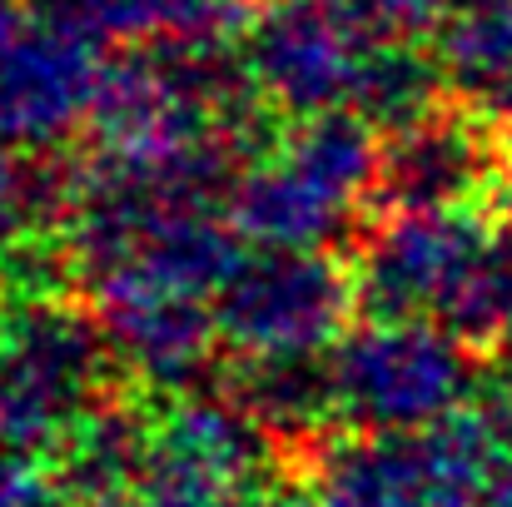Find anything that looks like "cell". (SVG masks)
<instances>
[{
  "label": "cell",
  "mask_w": 512,
  "mask_h": 507,
  "mask_svg": "<svg viewBox=\"0 0 512 507\" xmlns=\"http://www.w3.org/2000/svg\"><path fill=\"white\" fill-rule=\"evenodd\" d=\"M343 25L373 50V45H408L438 30L443 5L438 0H324Z\"/></svg>",
  "instance_id": "obj_18"
},
{
  "label": "cell",
  "mask_w": 512,
  "mask_h": 507,
  "mask_svg": "<svg viewBox=\"0 0 512 507\" xmlns=\"http://www.w3.org/2000/svg\"><path fill=\"white\" fill-rule=\"evenodd\" d=\"M25 10H30V0H0V45L5 40H15L30 20H25Z\"/></svg>",
  "instance_id": "obj_23"
},
{
  "label": "cell",
  "mask_w": 512,
  "mask_h": 507,
  "mask_svg": "<svg viewBox=\"0 0 512 507\" xmlns=\"http://www.w3.org/2000/svg\"><path fill=\"white\" fill-rule=\"evenodd\" d=\"M50 20L110 40V45H155V40H204L229 35L239 10L234 0H40Z\"/></svg>",
  "instance_id": "obj_14"
},
{
  "label": "cell",
  "mask_w": 512,
  "mask_h": 507,
  "mask_svg": "<svg viewBox=\"0 0 512 507\" xmlns=\"http://www.w3.org/2000/svg\"><path fill=\"white\" fill-rule=\"evenodd\" d=\"M493 115H498V125H503V135H508V145H512V90L493 105Z\"/></svg>",
  "instance_id": "obj_24"
},
{
  "label": "cell",
  "mask_w": 512,
  "mask_h": 507,
  "mask_svg": "<svg viewBox=\"0 0 512 507\" xmlns=\"http://www.w3.org/2000/svg\"><path fill=\"white\" fill-rule=\"evenodd\" d=\"M279 443L224 388H194L165 398L140 478V498L155 507H229L274 478Z\"/></svg>",
  "instance_id": "obj_6"
},
{
  "label": "cell",
  "mask_w": 512,
  "mask_h": 507,
  "mask_svg": "<svg viewBox=\"0 0 512 507\" xmlns=\"http://www.w3.org/2000/svg\"><path fill=\"white\" fill-rule=\"evenodd\" d=\"M378 130L358 110H319L294 120L279 145L239 174L229 219L249 244L269 249H339L358 244L363 204H373Z\"/></svg>",
  "instance_id": "obj_1"
},
{
  "label": "cell",
  "mask_w": 512,
  "mask_h": 507,
  "mask_svg": "<svg viewBox=\"0 0 512 507\" xmlns=\"http://www.w3.org/2000/svg\"><path fill=\"white\" fill-rule=\"evenodd\" d=\"M358 314L353 269L329 249L259 244L214 294L219 338L234 358L329 353Z\"/></svg>",
  "instance_id": "obj_5"
},
{
  "label": "cell",
  "mask_w": 512,
  "mask_h": 507,
  "mask_svg": "<svg viewBox=\"0 0 512 507\" xmlns=\"http://www.w3.org/2000/svg\"><path fill=\"white\" fill-rule=\"evenodd\" d=\"M125 388L100 319L60 299H0V443L55 458L80 418Z\"/></svg>",
  "instance_id": "obj_3"
},
{
  "label": "cell",
  "mask_w": 512,
  "mask_h": 507,
  "mask_svg": "<svg viewBox=\"0 0 512 507\" xmlns=\"http://www.w3.org/2000/svg\"><path fill=\"white\" fill-rule=\"evenodd\" d=\"M20 229V150L0 140V239Z\"/></svg>",
  "instance_id": "obj_20"
},
{
  "label": "cell",
  "mask_w": 512,
  "mask_h": 507,
  "mask_svg": "<svg viewBox=\"0 0 512 507\" xmlns=\"http://www.w3.org/2000/svg\"><path fill=\"white\" fill-rule=\"evenodd\" d=\"M239 55L254 90L284 120H304L353 100L368 45L324 0H269L244 20Z\"/></svg>",
  "instance_id": "obj_9"
},
{
  "label": "cell",
  "mask_w": 512,
  "mask_h": 507,
  "mask_svg": "<svg viewBox=\"0 0 512 507\" xmlns=\"http://www.w3.org/2000/svg\"><path fill=\"white\" fill-rule=\"evenodd\" d=\"M65 503L55 488V468L40 453L0 443V507H55Z\"/></svg>",
  "instance_id": "obj_19"
},
{
  "label": "cell",
  "mask_w": 512,
  "mask_h": 507,
  "mask_svg": "<svg viewBox=\"0 0 512 507\" xmlns=\"http://www.w3.org/2000/svg\"><path fill=\"white\" fill-rule=\"evenodd\" d=\"M339 418L358 433L443 423L483 393V348L428 319H368L329 348Z\"/></svg>",
  "instance_id": "obj_4"
},
{
  "label": "cell",
  "mask_w": 512,
  "mask_h": 507,
  "mask_svg": "<svg viewBox=\"0 0 512 507\" xmlns=\"http://www.w3.org/2000/svg\"><path fill=\"white\" fill-rule=\"evenodd\" d=\"M229 507H309V498H299V493H289V488H279V483L269 478V483H259L254 493L234 498Z\"/></svg>",
  "instance_id": "obj_22"
},
{
  "label": "cell",
  "mask_w": 512,
  "mask_h": 507,
  "mask_svg": "<svg viewBox=\"0 0 512 507\" xmlns=\"http://www.w3.org/2000/svg\"><path fill=\"white\" fill-rule=\"evenodd\" d=\"M438 324H448L483 353L512 343V224L488 229L468 269L458 274L453 294L443 299Z\"/></svg>",
  "instance_id": "obj_17"
},
{
  "label": "cell",
  "mask_w": 512,
  "mask_h": 507,
  "mask_svg": "<svg viewBox=\"0 0 512 507\" xmlns=\"http://www.w3.org/2000/svg\"><path fill=\"white\" fill-rule=\"evenodd\" d=\"M224 388L264 423L279 453H309L329 438L339 418L334 368L329 353H274V358H239Z\"/></svg>",
  "instance_id": "obj_13"
},
{
  "label": "cell",
  "mask_w": 512,
  "mask_h": 507,
  "mask_svg": "<svg viewBox=\"0 0 512 507\" xmlns=\"http://www.w3.org/2000/svg\"><path fill=\"white\" fill-rule=\"evenodd\" d=\"M483 507H512V443H508V453H498V463H493V473H488Z\"/></svg>",
  "instance_id": "obj_21"
},
{
  "label": "cell",
  "mask_w": 512,
  "mask_h": 507,
  "mask_svg": "<svg viewBox=\"0 0 512 507\" xmlns=\"http://www.w3.org/2000/svg\"><path fill=\"white\" fill-rule=\"evenodd\" d=\"M100 40L40 20L25 25L15 40L0 45V140L15 150H50L65 145L80 125H90L105 60L95 55Z\"/></svg>",
  "instance_id": "obj_10"
},
{
  "label": "cell",
  "mask_w": 512,
  "mask_h": 507,
  "mask_svg": "<svg viewBox=\"0 0 512 507\" xmlns=\"http://www.w3.org/2000/svg\"><path fill=\"white\" fill-rule=\"evenodd\" d=\"M234 5H249V0H234Z\"/></svg>",
  "instance_id": "obj_27"
},
{
  "label": "cell",
  "mask_w": 512,
  "mask_h": 507,
  "mask_svg": "<svg viewBox=\"0 0 512 507\" xmlns=\"http://www.w3.org/2000/svg\"><path fill=\"white\" fill-rule=\"evenodd\" d=\"M453 95L438 50H423V40L408 45H373L358 65L353 80V100L348 110H358L373 130H403L433 110H443Z\"/></svg>",
  "instance_id": "obj_16"
},
{
  "label": "cell",
  "mask_w": 512,
  "mask_h": 507,
  "mask_svg": "<svg viewBox=\"0 0 512 507\" xmlns=\"http://www.w3.org/2000/svg\"><path fill=\"white\" fill-rule=\"evenodd\" d=\"M488 239L478 209H428V214H378L363 224L353 254L358 314L368 319H438L458 274Z\"/></svg>",
  "instance_id": "obj_8"
},
{
  "label": "cell",
  "mask_w": 512,
  "mask_h": 507,
  "mask_svg": "<svg viewBox=\"0 0 512 507\" xmlns=\"http://www.w3.org/2000/svg\"><path fill=\"white\" fill-rule=\"evenodd\" d=\"M125 507H155V503H145V498H135V503H125Z\"/></svg>",
  "instance_id": "obj_25"
},
{
  "label": "cell",
  "mask_w": 512,
  "mask_h": 507,
  "mask_svg": "<svg viewBox=\"0 0 512 507\" xmlns=\"http://www.w3.org/2000/svg\"><path fill=\"white\" fill-rule=\"evenodd\" d=\"M95 319L125 373L155 398H179L209 388V368L219 353V319L204 294L179 289H120L95 299Z\"/></svg>",
  "instance_id": "obj_11"
},
{
  "label": "cell",
  "mask_w": 512,
  "mask_h": 507,
  "mask_svg": "<svg viewBox=\"0 0 512 507\" xmlns=\"http://www.w3.org/2000/svg\"><path fill=\"white\" fill-rule=\"evenodd\" d=\"M433 50L458 100L493 110L512 90V0H453Z\"/></svg>",
  "instance_id": "obj_15"
},
{
  "label": "cell",
  "mask_w": 512,
  "mask_h": 507,
  "mask_svg": "<svg viewBox=\"0 0 512 507\" xmlns=\"http://www.w3.org/2000/svg\"><path fill=\"white\" fill-rule=\"evenodd\" d=\"M55 507H75V503H55Z\"/></svg>",
  "instance_id": "obj_26"
},
{
  "label": "cell",
  "mask_w": 512,
  "mask_h": 507,
  "mask_svg": "<svg viewBox=\"0 0 512 507\" xmlns=\"http://www.w3.org/2000/svg\"><path fill=\"white\" fill-rule=\"evenodd\" d=\"M493 413H453L428 428L324 438L304 453L309 507H483L503 453Z\"/></svg>",
  "instance_id": "obj_2"
},
{
  "label": "cell",
  "mask_w": 512,
  "mask_h": 507,
  "mask_svg": "<svg viewBox=\"0 0 512 507\" xmlns=\"http://www.w3.org/2000/svg\"><path fill=\"white\" fill-rule=\"evenodd\" d=\"M150 438H155V413L140 398H130V388H115L80 418V428L50 458L60 498L75 507L135 503L145 458H150Z\"/></svg>",
  "instance_id": "obj_12"
},
{
  "label": "cell",
  "mask_w": 512,
  "mask_h": 507,
  "mask_svg": "<svg viewBox=\"0 0 512 507\" xmlns=\"http://www.w3.org/2000/svg\"><path fill=\"white\" fill-rule=\"evenodd\" d=\"M508 169V135L483 105H443L403 130H388L373 174L378 214L478 209L498 194Z\"/></svg>",
  "instance_id": "obj_7"
}]
</instances>
